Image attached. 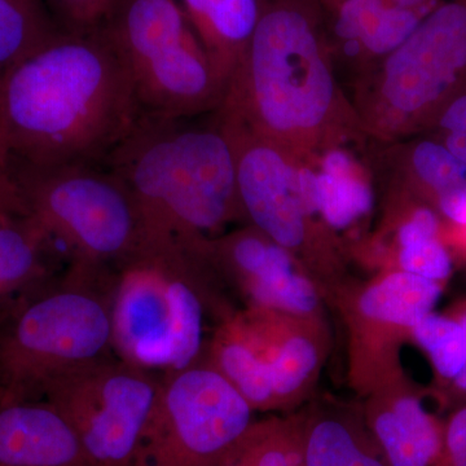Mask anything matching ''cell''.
<instances>
[{
	"label": "cell",
	"mask_w": 466,
	"mask_h": 466,
	"mask_svg": "<svg viewBox=\"0 0 466 466\" xmlns=\"http://www.w3.org/2000/svg\"><path fill=\"white\" fill-rule=\"evenodd\" d=\"M438 5L410 9L398 7L390 2L386 3L359 39L357 48L376 56H389L410 38L426 15Z\"/></svg>",
	"instance_id": "d4e9b609"
},
{
	"label": "cell",
	"mask_w": 466,
	"mask_h": 466,
	"mask_svg": "<svg viewBox=\"0 0 466 466\" xmlns=\"http://www.w3.org/2000/svg\"><path fill=\"white\" fill-rule=\"evenodd\" d=\"M428 126L441 134V144L466 167V82L444 103Z\"/></svg>",
	"instance_id": "f1b7e54d"
},
{
	"label": "cell",
	"mask_w": 466,
	"mask_h": 466,
	"mask_svg": "<svg viewBox=\"0 0 466 466\" xmlns=\"http://www.w3.org/2000/svg\"><path fill=\"white\" fill-rule=\"evenodd\" d=\"M389 2L398 5V7L416 9L438 5L441 0H389Z\"/></svg>",
	"instance_id": "d6a6232c"
},
{
	"label": "cell",
	"mask_w": 466,
	"mask_h": 466,
	"mask_svg": "<svg viewBox=\"0 0 466 466\" xmlns=\"http://www.w3.org/2000/svg\"><path fill=\"white\" fill-rule=\"evenodd\" d=\"M236 446H238V444H236ZM236 446L229 451L228 455L223 459V461L220 462L219 466H247L245 465V462L242 461L240 455H238Z\"/></svg>",
	"instance_id": "e575fe53"
},
{
	"label": "cell",
	"mask_w": 466,
	"mask_h": 466,
	"mask_svg": "<svg viewBox=\"0 0 466 466\" xmlns=\"http://www.w3.org/2000/svg\"><path fill=\"white\" fill-rule=\"evenodd\" d=\"M398 260L401 271L437 283L447 280L452 272V259L440 238L400 248Z\"/></svg>",
	"instance_id": "83f0119b"
},
{
	"label": "cell",
	"mask_w": 466,
	"mask_h": 466,
	"mask_svg": "<svg viewBox=\"0 0 466 466\" xmlns=\"http://www.w3.org/2000/svg\"><path fill=\"white\" fill-rule=\"evenodd\" d=\"M441 466H466V404L444 422L443 458Z\"/></svg>",
	"instance_id": "f546056e"
},
{
	"label": "cell",
	"mask_w": 466,
	"mask_h": 466,
	"mask_svg": "<svg viewBox=\"0 0 466 466\" xmlns=\"http://www.w3.org/2000/svg\"><path fill=\"white\" fill-rule=\"evenodd\" d=\"M253 412L214 366L167 372L128 466H219L249 431Z\"/></svg>",
	"instance_id": "ba28073f"
},
{
	"label": "cell",
	"mask_w": 466,
	"mask_h": 466,
	"mask_svg": "<svg viewBox=\"0 0 466 466\" xmlns=\"http://www.w3.org/2000/svg\"><path fill=\"white\" fill-rule=\"evenodd\" d=\"M150 118H188L219 109L228 81L179 0H115L99 29Z\"/></svg>",
	"instance_id": "8992f818"
},
{
	"label": "cell",
	"mask_w": 466,
	"mask_h": 466,
	"mask_svg": "<svg viewBox=\"0 0 466 466\" xmlns=\"http://www.w3.org/2000/svg\"><path fill=\"white\" fill-rule=\"evenodd\" d=\"M179 2L208 56L228 81L258 24L260 0Z\"/></svg>",
	"instance_id": "9a60e30c"
},
{
	"label": "cell",
	"mask_w": 466,
	"mask_h": 466,
	"mask_svg": "<svg viewBox=\"0 0 466 466\" xmlns=\"http://www.w3.org/2000/svg\"><path fill=\"white\" fill-rule=\"evenodd\" d=\"M220 116L235 146L236 182L242 213L269 240L285 249H296L305 241L308 217L294 191V167L280 146Z\"/></svg>",
	"instance_id": "8fae6325"
},
{
	"label": "cell",
	"mask_w": 466,
	"mask_h": 466,
	"mask_svg": "<svg viewBox=\"0 0 466 466\" xmlns=\"http://www.w3.org/2000/svg\"><path fill=\"white\" fill-rule=\"evenodd\" d=\"M153 370L113 352L61 373L42 400L66 420L95 466H128L159 392Z\"/></svg>",
	"instance_id": "9c48e42d"
},
{
	"label": "cell",
	"mask_w": 466,
	"mask_h": 466,
	"mask_svg": "<svg viewBox=\"0 0 466 466\" xmlns=\"http://www.w3.org/2000/svg\"><path fill=\"white\" fill-rule=\"evenodd\" d=\"M218 112V110H217ZM188 118L139 116L103 167L139 204L147 231L201 245L241 211L231 134Z\"/></svg>",
	"instance_id": "7a4b0ae2"
},
{
	"label": "cell",
	"mask_w": 466,
	"mask_h": 466,
	"mask_svg": "<svg viewBox=\"0 0 466 466\" xmlns=\"http://www.w3.org/2000/svg\"><path fill=\"white\" fill-rule=\"evenodd\" d=\"M57 245L9 191L0 200V315L56 275Z\"/></svg>",
	"instance_id": "4fadbf2b"
},
{
	"label": "cell",
	"mask_w": 466,
	"mask_h": 466,
	"mask_svg": "<svg viewBox=\"0 0 466 466\" xmlns=\"http://www.w3.org/2000/svg\"><path fill=\"white\" fill-rule=\"evenodd\" d=\"M113 352L108 271L69 266L0 315V403L42 400L61 373Z\"/></svg>",
	"instance_id": "5b68a950"
},
{
	"label": "cell",
	"mask_w": 466,
	"mask_h": 466,
	"mask_svg": "<svg viewBox=\"0 0 466 466\" xmlns=\"http://www.w3.org/2000/svg\"><path fill=\"white\" fill-rule=\"evenodd\" d=\"M9 191V180L7 177V168L5 161H0V200L7 195Z\"/></svg>",
	"instance_id": "d590c367"
},
{
	"label": "cell",
	"mask_w": 466,
	"mask_h": 466,
	"mask_svg": "<svg viewBox=\"0 0 466 466\" xmlns=\"http://www.w3.org/2000/svg\"><path fill=\"white\" fill-rule=\"evenodd\" d=\"M341 2H342V0H339V3H341Z\"/></svg>",
	"instance_id": "74e56055"
},
{
	"label": "cell",
	"mask_w": 466,
	"mask_h": 466,
	"mask_svg": "<svg viewBox=\"0 0 466 466\" xmlns=\"http://www.w3.org/2000/svg\"><path fill=\"white\" fill-rule=\"evenodd\" d=\"M308 466H388L363 421L321 415L306 420Z\"/></svg>",
	"instance_id": "e0dca14e"
},
{
	"label": "cell",
	"mask_w": 466,
	"mask_h": 466,
	"mask_svg": "<svg viewBox=\"0 0 466 466\" xmlns=\"http://www.w3.org/2000/svg\"><path fill=\"white\" fill-rule=\"evenodd\" d=\"M410 330L431 358L438 376L453 382L466 363L465 333L460 321L431 312Z\"/></svg>",
	"instance_id": "603a6c76"
},
{
	"label": "cell",
	"mask_w": 466,
	"mask_h": 466,
	"mask_svg": "<svg viewBox=\"0 0 466 466\" xmlns=\"http://www.w3.org/2000/svg\"><path fill=\"white\" fill-rule=\"evenodd\" d=\"M441 296V283L400 269L368 287L358 306L370 320L410 329L433 312Z\"/></svg>",
	"instance_id": "2e32d148"
},
{
	"label": "cell",
	"mask_w": 466,
	"mask_h": 466,
	"mask_svg": "<svg viewBox=\"0 0 466 466\" xmlns=\"http://www.w3.org/2000/svg\"><path fill=\"white\" fill-rule=\"evenodd\" d=\"M440 238V218L433 208L420 207L398 232L400 248Z\"/></svg>",
	"instance_id": "4dcf8cb0"
},
{
	"label": "cell",
	"mask_w": 466,
	"mask_h": 466,
	"mask_svg": "<svg viewBox=\"0 0 466 466\" xmlns=\"http://www.w3.org/2000/svg\"><path fill=\"white\" fill-rule=\"evenodd\" d=\"M211 366L235 386L254 410L275 407L268 364L247 333H223L217 343L216 364Z\"/></svg>",
	"instance_id": "ac0fdd59"
},
{
	"label": "cell",
	"mask_w": 466,
	"mask_h": 466,
	"mask_svg": "<svg viewBox=\"0 0 466 466\" xmlns=\"http://www.w3.org/2000/svg\"><path fill=\"white\" fill-rule=\"evenodd\" d=\"M61 33L43 0H0V72Z\"/></svg>",
	"instance_id": "d6986e66"
},
{
	"label": "cell",
	"mask_w": 466,
	"mask_h": 466,
	"mask_svg": "<svg viewBox=\"0 0 466 466\" xmlns=\"http://www.w3.org/2000/svg\"><path fill=\"white\" fill-rule=\"evenodd\" d=\"M336 87L309 0H260L258 24L218 109L269 142L308 139L330 118Z\"/></svg>",
	"instance_id": "3957f363"
},
{
	"label": "cell",
	"mask_w": 466,
	"mask_h": 466,
	"mask_svg": "<svg viewBox=\"0 0 466 466\" xmlns=\"http://www.w3.org/2000/svg\"><path fill=\"white\" fill-rule=\"evenodd\" d=\"M460 324H461L462 329H464L466 339V312L464 317L461 318V320H460ZM453 383H455L456 388H458L460 391L466 392V363L461 372H460V375L453 380Z\"/></svg>",
	"instance_id": "836d02e7"
},
{
	"label": "cell",
	"mask_w": 466,
	"mask_h": 466,
	"mask_svg": "<svg viewBox=\"0 0 466 466\" xmlns=\"http://www.w3.org/2000/svg\"><path fill=\"white\" fill-rule=\"evenodd\" d=\"M466 82V0L431 9L383 66V103L401 124L424 125Z\"/></svg>",
	"instance_id": "30bf717a"
},
{
	"label": "cell",
	"mask_w": 466,
	"mask_h": 466,
	"mask_svg": "<svg viewBox=\"0 0 466 466\" xmlns=\"http://www.w3.org/2000/svg\"><path fill=\"white\" fill-rule=\"evenodd\" d=\"M64 33H91L99 29L115 0H43Z\"/></svg>",
	"instance_id": "4316f807"
},
{
	"label": "cell",
	"mask_w": 466,
	"mask_h": 466,
	"mask_svg": "<svg viewBox=\"0 0 466 466\" xmlns=\"http://www.w3.org/2000/svg\"><path fill=\"white\" fill-rule=\"evenodd\" d=\"M0 466H95L66 419L43 400L0 403Z\"/></svg>",
	"instance_id": "7c38bea8"
},
{
	"label": "cell",
	"mask_w": 466,
	"mask_h": 466,
	"mask_svg": "<svg viewBox=\"0 0 466 466\" xmlns=\"http://www.w3.org/2000/svg\"><path fill=\"white\" fill-rule=\"evenodd\" d=\"M306 420H268L251 424L236 450L247 466H308Z\"/></svg>",
	"instance_id": "ffe728a7"
},
{
	"label": "cell",
	"mask_w": 466,
	"mask_h": 466,
	"mask_svg": "<svg viewBox=\"0 0 466 466\" xmlns=\"http://www.w3.org/2000/svg\"><path fill=\"white\" fill-rule=\"evenodd\" d=\"M208 267L202 245L150 235L109 267L116 354L165 373L198 363Z\"/></svg>",
	"instance_id": "277c9868"
},
{
	"label": "cell",
	"mask_w": 466,
	"mask_h": 466,
	"mask_svg": "<svg viewBox=\"0 0 466 466\" xmlns=\"http://www.w3.org/2000/svg\"><path fill=\"white\" fill-rule=\"evenodd\" d=\"M139 116L127 72L100 30L63 32L0 72L5 161L103 167Z\"/></svg>",
	"instance_id": "6da1fadb"
},
{
	"label": "cell",
	"mask_w": 466,
	"mask_h": 466,
	"mask_svg": "<svg viewBox=\"0 0 466 466\" xmlns=\"http://www.w3.org/2000/svg\"><path fill=\"white\" fill-rule=\"evenodd\" d=\"M0 161H5V150H3L2 142H0Z\"/></svg>",
	"instance_id": "8d00e7d4"
},
{
	"label": "cell",
	"mask_w": 466,
	"mask_h": 466,
	"mask_svg": "<svg viewBox=\"0 0 466 466\" xmlns=\"http://www.w3.org/2000/svg\"><path fill=\"white\" fill-rule=\"evenodd\" d=\"M416 179L435 201L444 193L466 186V167L447 147L435 140H422L410 153Z\"/></svg>",
	"instance_id": "cb8c5ba5"
},
{
	"label": "cell",
	"mask_w": 466,
	"mask_h": 466,
	"mask_svg": "<svg viewBox=\"0 0 466 466\" xmlns=\"http://www.w3.org/2000/svg\"><path fill=\"white\" fill-rule=\"evenodd\" d=\"M251 300L259 308L287 314L311 315L317 311L319 294L306 276L290 271L248 291Z\"/></svg>",
	"instance_id": "484cf974"
},
{
	"label": "cell",
	"mask_w": 466,
	"mask_h": 466,
	"mask_svg": "<svg viewBox=\"0 0 466 466\" xmlns=\"http://www.w3.org/2000/svg\"><path fill=\"white\" fill-rule=\"evenodd\" d=\"M437 205L447 219L466 228V186L444 193L437 198Z\"/></svg>",
	"instance_id": "1f68e13d"
},
{
	"label": "cell",
	"mask_w": 466,
	"mask_h": 466,
	"mask_svg": "<svg viewBox=\"0 0 466 466\" xmlns=\"http://www.w3.org/2000/svg\"><path fill=\"white\" fill-rule=\"evenodd\" d=\"M253 341V339H251ZM268 364L274 389L275 407L290 403L299 394L320 364V350L317 342L306 334H289L269 352L254 342Z\"/></svg>",
	"instance_id": "44dd1931"
},
{
	"label": "cell",
	"mask_w": 466,
	"mask_h": 466,
	"mask_svg": "<svg viewBox=\"0 0 466 466\" xmlns=\"http://www.w3.org/2000/svg\"><path fill=\"white\" fill-rule=\"evenodd\" d=\"M5 168L18 204L69 266L109 268L148 236L133 193L106 167H33L7 159Z\"/></svg>",
	"instance_id": "52a82bcc"
},
{
	"label": "cell",
	"mask_w": 466,
	"mask_h": 466,
	"mask_svg": "<svg viewBox=\"0 0 466 466\" xmlns=\"http://www.w3.org/2000/svg\"><path fill=\"white\" fill-rule=\"evenodd\" d=\"M319 213L334 229H345L373 208V192L355 167L318 174Z\"/></svg>",
	"instance_id": "7402d4cb"
},
{
	"label": "cell",
	"mask_w": 466,
	"mask_h": 466,
	"mask_svg": "<svg viewBox=\"0 0 466 466\" xmlns=\"http://www.w3.org/2000/svg\"><path fill=\"white\" fill-rule=\"evenodd\" d=\"M367 431L388 466H441L444 424L416 395L377 400L367 410Z\"/></svg>",
	"instance_id": "5bb4252c"
}]
</instances>
